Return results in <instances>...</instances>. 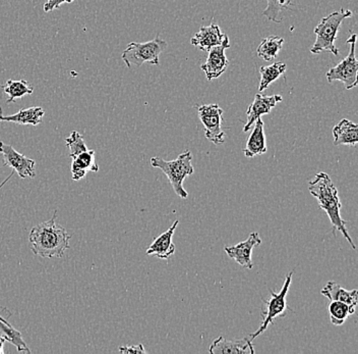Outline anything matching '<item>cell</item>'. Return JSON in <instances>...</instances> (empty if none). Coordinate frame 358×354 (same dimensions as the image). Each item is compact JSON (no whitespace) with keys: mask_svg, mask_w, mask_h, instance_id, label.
I'll use <instances>...</instances> for the list:
<instances>
[{"mask_svg":"<svg viewBox=\"0 0 358 354\" xmlns=\"http://www.w3.org/2000/svg\"><path fill=\"white\" fill-rule=\"evenodd\" d=\"M57 212L49 221L35 226L29 235V241L32 246L34 254L38 257L51 259H62L69 248L71 235L66 229L60 227L55 223Z\"/></svg>","mask_w":358,"mask_h":354,"instance_id":"1","label":"cell"},{"mask_svg":"<svg viewBox=\"0 0 358 354\" xmlns=\"http://www.w3.org/2000/svg\"><path fill=\"white\" fill-rule=\"evenodd\" d=\"M308 190L310 193L317 199L320 207L328 215L333 228L339 231L345 237L352 250H357V245L347 230V223L340 215V210L342 208L341 201L338 196L337 188L331 180L330 176L324 172L315 175V178L308 183Z\"/></svg>","mask_w":358,"mask_h":354,"instance_id":"2","label":"cell"},{"mask_svg":"<svg viewBox=\"0 0 358 354\" xmlns=\"http://www.w3.org/2000/svg\"><path fill=\"white\" fill-rule=\"evenodd\" d=\"M351 17H352L351 11L342 8L338 12L331 13L330 15L323 18L321 23L315 28V34L317 38H315V44L310 48V53L313 55H319L323 51H329L336 57L339 55V49L335 46L338 32L344 20Z\"/></svg>","mask_w":358,"mask_h":354,"instance_id":"3","label":"cell"},{"mask_svg":"<svg viewBox=\"0 0 358 354\" xmlns=\"http://www.w3.org/2000/svg\"><path fill=\"white\" fill-rule=\"evenodd\" d=\"M192 161V152L187 150L174 161H165L158 156L152 158L151 165L152 167L160 169L166 175L168 180L178 196L182 199H187L189 197V193L183 188V182L187 177L192 176L194 172Z\"/></svg>","mask_w":358,"mask_h":354,"instance_id":"4","label":"cell"},{"mask_svg":"<svg viewBox=\"0 0 358 354\" xmlns=\"http://www.w3.org/2000/svg\"><path fill=\"white\" fill-rule=\"evenodd\" d=\"M167 48V42L157 37L145 43L131 42L123 51L122 58L125 66L140 68L144 64H159V57Z\"/></svg>","mask_w":358,"mask_h":354,"instance_id":"5","label":"cell"},{"mask_svg":"<svg viewBox=\"0 0 358 354\" xmlns=\"http://www.w3.org/2000/svg\"><path fill=\"white\" fill-rule=\"evenodd\" d=\"M293 272H290L285 278L283 286L279 293L271 291V297L268 299L264 300L266 304V311H262L263 315V322L261 326L254 334L250 336V339L255 340L259 335L264 333L268 327V325L274 324L276 318L284 317L286 315V309H287V302H286V297H287L288 291H289L291 282H292Z\"/></svg>","mask_w":358,"mask_h":354,"instance_id":"6","label":"cell"},{"mask_svg":"<svg viewBox=\"0 0 358 354\" xmlns=\"http://www.w3.org/2000/svg\"><path fill=\"white\" fill-rule=\"evenodd\" d=\"M346 43L350 44L348 55L334 68L329 69L328 73L326 74V78L330 84L335 81H340L343 83L347 90H350L357 85L358 62L355 55L357 35H351L347 39Z\"/></svg>","mask_w":358,"mask_h":354,"instance_id":"7","label":"cell"},{"mask_svg":"<svg viewBox=\"0 0 358 354\" xmlns=\"http://www.w3.org/2000/svg\"><path fill=\"white\" fill-rule=\"evenodd\" d=\"M205 136L208 140L216 145L223 144L225 133L222 130L223 109L217 103L201 105L198 109Z\"/></svg>","mask_w":358,"mask_h":354,"instance_id":"8","label":"cell"},{"mask_svg":"<svg viewBox=\"0 0 358 354\" xmlns=\"http://www.w3.org/2000/svg\"><path fill=\"white\" fill-rule=\"evenodd\" d=\"M230 41L228 35L225 36L222 43L213 47L208 51V57L205 64H201V69L206 74L208 81L218 79L225 73L229 60L225 55L226 49L229 48Z\"/></svg>","mask_w":358,"mask_h":354,"instance_id":"9","label":"cell"},{"mask_svg":"<svg viewBox=\"0 0 358 354\" xmlns=\"http://www.w3.org/2000/svg\"><path fill=\"white\" fill-rule=\"evenodd\" d=\"M0 154L3 156V165L17 172L20 178H35L36 163L32 158L19 154L11 145L0 142Z\"/></svg>","mask_w":358,"mask_h":354,"instance_id":"10","label":"cell"},{"mask_svg":"<svg viewBox=\"0 0 358 354\" xmlns=\"http://www.w3.org/2000/svg\"><path fill=\"white\" fill-rule=\"evenodd\" d=\"M261 243L262 240L259 238V233L254 232L248 236L246 240L241 242L236 245L225 247L224 250L227 253L228 257L236 261L239 266L252 270L254 268L252 261V250Z\"/></svg>","mask_w":358,"mask_h":354,"instance_id":"11","label":"cell"},{"mask_svg":"<svg viewBox=\"0 0 358 354\" xmlns=\"http://www.w3.org/2000/svg\"><path fill=\"white\" fill-rule=\"evenodd\" d=\"M283 100V97L281 95H272L266 96L262 95L261 93H257L255 96L254 102L248 107L246 114H248V122L243 127V131H250L254 127L255 123L257 122L259 118H261L264 114H270L272 111V109L276 107L277 103L281 102Z\"/></svg>","mask_w":358,"mask_h":354,"instance_id":"12","label":"cell"},{"mask_svg":"<svg viewBox=\"0 0 358 354\" xmlns=\"http://www.w3.org/2000/svg\"><path fill=\"white\" fill-rule=\"evenodd\" d=\"M209 353L212 354H254L255 349L250 338L228 340L224 337H219L212 343Z\"/></svg>","mask_w":358,"mask_h":354,"instance_id":"13","label":"cell"},{"mask_svg":"<svg viewBox=\"0 0 358 354\" xmlns=\"http://www.w3.org/2000/svg\"><path fill=\"white\" fill-rule=\"evenodd\" d=\"M226 34L221 32L220 27L216 24L201 27L200 31L190 39L192 46L198 47L201 51L208 53L213 47L222 43Z\"/></svg>","mask_w":358,"mask_h":354,"instance_id":"14","label":"cell"},{"mask_svg":"<svg viewBox=\"0 0 358 354\" xmlns=\"http://www.w3.org/2000/svg\"><path fill=\"white\" fill-rule=\"evenodd\" d=\"M179 221H176L166 232L154 239L153 243L147 250L148 255H155L161 259H168L176 253V245L172 242L174 232L178 228Z\"/></svg>","mask_w":358,"mask_h":354,"instance_id":"15","label":"cell"},{"mask_svg":"<svg viewBox=\"0 0 358 354\" xmlns=\"http://www.w3.org/2000/svg\"><path fill=\"white\" fill-rule=\"evenodd\" d=\"M267 152V141H266L264 122L259 118L254 125L252 133L246 141L245 149L243 154L248 158H254L255 156H262Z\"/></svg>","mask_w":358,"mask_h":354,"instance_id":"16","label":"cell"},{"mask_svg":"<svg viewBox=\"0 0 358 354\" xmlns=\"http://www.w3.org/2000/svg\"><path fill=\"white\" fill-rule=\"evenodd\" d=\"M321 293L331 301L343 302L353 311L357 308L358 302L357 289L348 291L340 286L339 284L335 283L334 281H329L322 289Z\"/></svg>","mask_w":358,"mask_h":354,"instance_id":"17","label":"cell"},{"mask_svg":"<svg viewBox=\"0 0 358 354\" xmlns=\"http://www.w3.org/2000/svg\"><path fill=\"white\" fill-rule=\"evenodd\" d=\"M334 145H350L355 147L358 143V125L348 118L340 121L333 129Z\"/></svg>","mask_w":358,"mask_h":354,"instance_id":"18","label":"cell"},{"mask_svg":"<svg viewBox=\"0 0 358 354\" xmlns=\"http://www.w3.org/2000/svg\"><path fill=\"white\" fill-rule=\"evenodd\" d=\"M45 111L41 107H29V109H21L19 113L11 114V116H3L2 109H0V122L15 123L17 125H32L38 126L42 124Z\"/></svg>","mask_w":358,"mask_h":354,"instance_id":"19","label":"cell"},{"mask_svg":"<svg viewBox=\"0 0 358 354\" xmlns=\"http://www.w3.org/2000/svg\"><path fill=\"white\" fill-rule=\"evenodd\" d=\"M94 156H95V150L88 149L78 154L76 158H73L71 171L73 181H80L88 172L99 171V165L94 161Z\"/></svg>","mask_w":358,"mask_h":354,"instance_id":"20","label":"cell"},{"mask_svg":"<svg viewBox=\"0 0 358 354\" xmlns=\"http://www.w3.org/2000/svg\"><path fill=\"white\" fill-rule=\"evenodd\" d=\"M286 68L287 64L282 62H274L271 66L262 67L259 69L261 80H259V93L265 91L274 81L278 80L281 76H283Z\"/></svg>","mask_w":358,"mask_h":354,"instance_id":"21","label":"cell"},{"mask_svg":"<svg viewBox=\"0 0 358 354\" xmlns=\"http://www.w3.org/2000/svg\"><path fill=\"white\" fill-rule=\"evenodd\" d=\"M283 43V38L278 37V36H268L257 47V57L263 58L266 62L274 60L278 57L279 51L281 50Z\"/></svg>","mask_w":358,"mask_h":354,"instance_id":"22","label":"cell"},{"mask_svg":"<svg viewBox=\"0 0 358 354\" xmlns=\"http://www.w3.org/2000/svg\"><path fill=\"white\" fill-rule=\"evenodd\" d=\"M10 317V315H6H6H2V313H0V332L6 336V341L15 344L17 351H20V353H31L30 349L28 348L26 343L22 340L20 332L13 329V327L8 322V319Z\"/></svg>","mask_w":358,"mask_h":354,"instance_id":"23","label":"cell"},{"mask_svg":"<svg viewBox=\"0 0 358 354\" xmlns=\"http://www.w3.org/2000/svg\"><path fill=\"white\" fill-rule=\"evenodd\" d=\"M3 88L4 93L8 94V103L15 102L17 98H21L24 95H31L33 94L34 88L27 81L8 80L6 85L1 86Z\"/></svg>","mask_w":358,"mask_h":354,"instance_id":"24","label":"cell"},{"mask_svg":"<svg viewBox=\"0 0 358 354\" xmlns=\"http://www.w3.org/2000/svg\"><path fill=\"white\" fill-rule=\"evenodd\" d=\"M267 8L264 11V17L275 23H281L282 13L290 10L292 0H267Z\"/></svg>","mask_w":358,"mask_h":354,"instance_id":"25","label":"cell"},{"mask_svg":"<svg viewBox=\"0 0 358 354\" xmlns=\"http://www.w3.org/2000/svg\"><path fill=\"white\" fill-rule=\"evenodd\" d=\"M329 313H330L331 322L335 326H342L348 319L349 315H353L355 311L349 308L343 302L331 301Z\"/></svg>","mask_w":358,"mask_h":354,"instance_id":"26","label":"cell"},{"mask_svg":"<svg viewBox=\"0 0 358 354\" xmlns=\"http://www.w3.org/2000/svg\"><path fill=\"white\" fill-rule=\"evenodd\" d=\"M66 143L69 149L71 150V158H76L78 154H83V152L87 151L88 147H87L86 143H85L84 138L77 131H73L71 134L69 138L66 139Z\"/></svg>","mask_w":358,"mask_h":354,"instance_id":"27","label":"cell"},{"mask_svg":"<svg viewBox=\"0 0 358 354\" xmlns=\"http://www.w3.org/2000/svg\"><path fill=\"white\" fill-rule=\"evenodd\" d=\"M75 0H47L46 4H44V12L51 13L52 11L58 10L60 6L64 4H71Z\"/></svg>","mask_w":358,"mask_h":354,"instance_id":"28","label":"cell"},{"mask_svg":"<svg viewBox=\"0 0 358 354\" xmlns=\"http://www.w3.org/2000/svg\"><path fill=\"white\" fill-rule=\"evenodd\" d=\"M120 351L122 353H147V351H145V349L142 344L134 345V346L120 347Z\"/></svg>","mask_w":358,"mask_h":354,"instance_id":"29","label":"cell"},{"mask_svg":"<svg viewBox=\"0 0 358 354\" xmlns=\"http://www.w3.org/2000/svg\"><path fill=\"white\" fill-rule=\"evenodd\" d=\"M6 336L3 335V333H1V332H0V354L4 353L3 344H4V342H6Z\"/></svg>","mask_w":358,"mask_h":354,"instance_id":"30","label":"cell"},{"mask_svg":"<svg viewBox=\"0 0 358 354\" xmlns=\"http://www.w3.org/2000/svg\"><path fill=\"white\" fill-rule=\"evenodd\" d=\"M13 176V172H10V176L8 177V178L6 179V180L3 181L1 184H0V189H1L2 187H3L4 185H6V183L8 182V181L10 180L11 177Z\"/></svg>","mask_w":358,"mask_h":354,"instance_id":"31","label":"cell"}]
</instances>
